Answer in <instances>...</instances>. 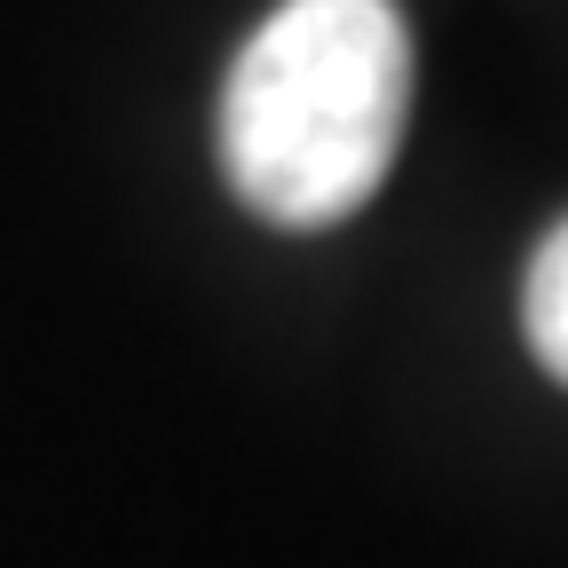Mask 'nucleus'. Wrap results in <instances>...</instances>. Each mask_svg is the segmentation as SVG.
<instances>
[{"label":"nucleus","instance_id":"nucleus-1","mask_svg":"<svg viewBox=\"0 0 568 568\" xmlns=\"http://www.w3.org/2000/svg\"><path fill=\"white\" fill-rule=\"evenodd\" d=\"M410 119L395 0H284L222 88V174L276 230H332L364 205Z\"/></svg>","mask_w":568,"mask_h":568},{"label":"nucleus","instance_id":"nucleus-2","mask_svg":"<svg viewBox=\"0 0 568 568\" xmlns=\"http://www.w3.org/2000/svg\"><path fill=\"white\" fill-rule=\"evenodd\" d=\"M521 332H529V355L568 387V222L537 245L529 261V284H521Z\"/></svg>","mask_w":568,"mask_h":568}]
</instances>
